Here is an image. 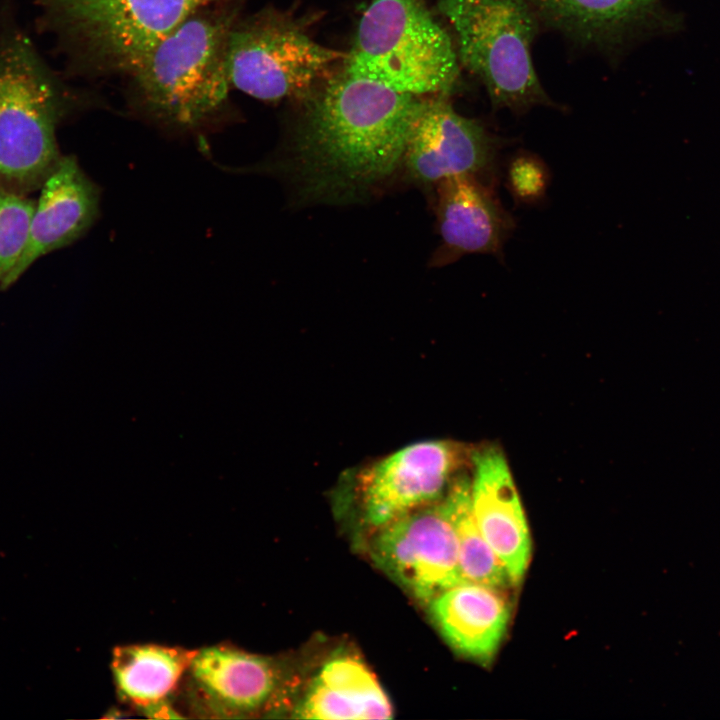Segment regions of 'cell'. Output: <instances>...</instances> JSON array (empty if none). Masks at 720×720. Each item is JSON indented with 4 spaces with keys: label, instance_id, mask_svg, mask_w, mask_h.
Returning a JSON list of instances; mask_svg holds the SVG:
<instances>
[{
    "label": "cell",
    "instance_id": "obj_5",
    "mask_svg": "<svg viewBox=\"0 0 720 720\" xmlns=\"http://www.w3.org/2000/svg\"><path fill=\"white\" fill-rule=\"evenodd\" d=\"M32 43L16 34L0 45V182L25 193L61 158L56 126L63 102Z\"/></svg>",
    "mask_w": 720,
    "mask_h": 720
},
{
    "label": "cell",
    "instance_id": "obj_11",
    "mask_svg": "<svg viewBox=\"0 0 720 720\" xmlns=\"http://www.w3.org/2000/svg\"><path fill=\"white\" fill-rule=\"evenodd\" d=\"M191 710L206 718H243L272 701L278 672L272 660L232 646L198 649L186 672Z\"/></svg>",
    "mask_w": 720,
    "mask_h": 720
},
{
    "label": "cell",
    "instance_id": "obj_17",
    "mask_svg": "<svg viewBox=\"0 0 720 720\" xmlns=\"http://www.w3.org/2000/svg\"><path fill=\"white\" fill-rule=\"evenodd\" d=\"M197 650L159 644L114 649L112 674L120 695L153 718H175L169 704Z\"/></svg>",
    "mask_w": 720,
    "mask_h": 720
},
{
    "label": "cell",
    "instance_id": "obj_10",
    "mask_svg": "<svg viewBox=\"0 0 720 720\" xmlns=\"http://www.w3.org/2000/svg\"><path fill=\"white\" fill-rule=\"evenodd\" d=\"M440 96L419 100L403 159L410 176L422 183L475 175L490 168L496 152V139Z\"/></svg>",
    "mask_w": 720,
    "mask_h": 720
},
{
    "label": "cell",
    "instance_id": "obj_16",
    "mask_svg": "<svg viewBox=\"0 0 720 720\" xmlns=\"http://www.w3.org/2000/svg\"><path fill=\"white\" fill-rule=\"evenodd\" d=\"M391 703L374 674L360 660H329L294 710L297 718L322 720L388 719Z\"/></svg>",
    "mask_w": 720,
    "mask_h": 720
},
{
    "label": "cell",
    "instance_id": "obj_1",
    "mask_svg": "<svg viewBox=\"0 0 720 720\" xmlns=\"http://www.w3.org/2000/svg\"><path fill=\"white\" fill-rule=\"evenodd\" d=\"M420 98L343 73L316 96L289 152L305 200L348 203L403 162Z\"/></svg>",
    "mask_w": 720,
    "mask_h": 720
},
{
    "label": "cell",
    "instance_id": "obj_6",
    "mask_svg": "<svg viewBox=\"0 0 720 720\" xmlns=\"http://www.w3.org/2000/svg\"><path fill=\"white\" fill-rule=\"evenodd\" d=\"M347 55L321 46L287 17L264 12L234 24L228 40L230 86L263 101L306 95Z\"/></svg>",
    "mask_w": 720,
    "mask_h": 720
},
{
    "label": "cell",
    "instance_id": "obj_13",
    "mask_svg": "<svg viewBox=\"0 0 720 720\" xmlns=\"http://www.w3.org/2000/svg\"><path fill=\"white\" fill-rule=\"evenodd\" d=\"M100 192L73 156L60 160L41 185L35 204L27 245L5 279L9 288L44 255L81 237L95 222Z\"/></svg>",
    "mask_w": 720,
    "mask_h": 720
},
{
    "label": "cell",
    "instance_id": "obj_19",
    "mask_svg": "<svg viewBox=\"0 0 720 720\" xmlns=\"http://www.w3.org/2000/svg\"><path fill=\"white\" fill-rule=\"evenodd\" d=\"M441 500L455 532L465 580L498 590L511 584L505 567L486 542L475 520L470 480L466 476L458 477Z\"/></svg>",
    "mask_w": 720,
    "mask_h": 720
},
{
    "label": "cell",
    "instance_id": "obj_2",
    "mask_svg": "<svg viewBox=\"0 0 720 720\" xmlns=\"http://www.w3.org/2000/svg\"><path fill=\"white\" fill-rule=\"evenodd\" d=\"M210 5L184 20L132 73L144 109L167 125L200 126L227 99V48L237 7Z\"/></svg>",
    "mask_w": 720,
    "mask_h": 720
},
{
    "label": "cell",
    "instance_id": "obj_20",
    "mask_svg": "<svg viewBox=\"0 0 720 720\" xmlns=\"http://www.w3.org/2000/svg\"><path fill=\"white\" fill-rule=\"evenodd\" d=\"M35 204L0 182V290L27 245Z\"/></svg>",
    "mask_w": 720,
    "mask_h": 720
},
{
    "label": "cell",
    "instance_id": "obj_18",
    "mask_svg": "<svg viewBox=\"0 0 720 720\" xmlns=\"http://www.w3.org/2000/svg\"><path fill=\"white\" fill-rule=\"evenodd\" d=\"M538 19L592 43H613L656 16L661 0H528Z\"/></svg>",
    "mask_w": 720,
    "mask_h": 720
},
{
    "label": "cell",
    "instance_id": "obj_3",
    "mask_svg": "<svg viewBox=\"0 0 720 720\" xmlns=\"http://www.w3.org/2000/svg\"><path fill=\"white\" fill-rule=\"evenodd\" d=\"M345 71L398 92L444 95L459 78L453 44L421 0H372Z\"/></svg>",
    "mask_w": 720,
    "mask_h": 720
},
{
    "label": "cell",
    "instance_id": "obj_15",
    "mask_svg": "<svg viewBox=\"0 0 720 720\" xmlns=\"http://www.w3.org/2000/svg\"><path fill=\"white\" fill-rule=\"evenodd\" d=\"M428 605L442 636L457 652L482 663L495 656L510 620V607L498 589L465 582Z\"/></svg>",
    "mask_w": 720,
    "mask_h": 720
},
{
    "label": "cell",
    "instance_id": "obj_12",
    "mask_svg": "<svg viewBox=\"0 0 720 720\" xmlns=\"http://www.w3.org/2000/svg\"><path fill=\"white\" fill-rule=\"evenodd\" d=\"M472 510L483 537L518 585L528 568L531 539L526 516L502 450L486 445L471 453Z\"/></svg>",
    "mask_w": 720,
    "mask_h": 720
},
{
    "label": "cell",
    "instance_id": "obj_4",
    "mask_svg": "<svg viewBox=\"0 0 720 720\" xmlns=\"http://www.w3.org/2000/svg\"><path fill=\"white\" fill-rule=\"evenodd\" d=\"M463 65L495 108L522 112L550 103L533 66L538 18L528 0H440Z\"/></svg>",
    "mask_w": 720,
    "mask_h": 720
},
{
    "label": "cell",
    "instance_id": "obj_21",
    "mask_svg": "<svg viewBox=\"0 0 720 720\" xmlns=\"http://www.w3.org/2000/svg\"><path fill=\"white\" fill-rule=\"evenodd\" d=\"M514 191L522 198H533L540 194L545 185L543 168L532 159H518L510 170Z\"/></svg>",
    "mask_w": 720,
    "mask_h": 720
},
{
    "label": "cell",
    "instance_id": "obj_9",
    "mask_svg": "<svg viewBox=\"0 0 720 720\" xmlns=\"http://www.w3.org/2000/svg\"><path fill=\"white\" fill-rule=\"evenodd\" d=\"M465 453L449 441L408 445L365 468L358 492L366 522L378 529L440 500Z\"/></svg>",
    "mask_w": 720,
    "mask_h": 720
},
{
    "label": "cell",
    "instance_id": "obj_14",
    "mask_svg": "<svg viewBox=\"0 0 720 720\" xmlns=\"http://www.w3.org/2000/svg\"><path fill=\"white\" fill-rule=\"evenodd\" d=\"M436 211L442 238L439 265L468 253L499 255L513 226L492 191L471 174L437 183Z\"/></svg>",
    "mask_w": 720,
    "mask_h": 720
},
{
    "label": "cell",
    "instance_id": "obj_7",
    "mask_svg": "<svg viewBox=\"0 0 720 720\" xmlns=\"http://www.w3.org/2000/svg\"><path fill=\"white\" fill-rule=\"evenodd\" d=\"M217 0H42L57 24L102 66L130 74L198 9Z\"/></svg>",
    "mask_w": 720,
    "mask_h": 720
},
{
    "label": "cell",
    "instance_id": "obj_8",
    "mask_svg": "<svg viewBox=\"0 0 720 720\" xmlns=\"http://www.w3.org/2000/svg\"><path fill=\"white\" fill-rule=\"evenodd\" d=\"M372 552L387 573L426 603L467 582L441 499L380 528Z\"/></svg>",
    "mask_w": 720,
    "mask_h": 720
}]
</instances>
